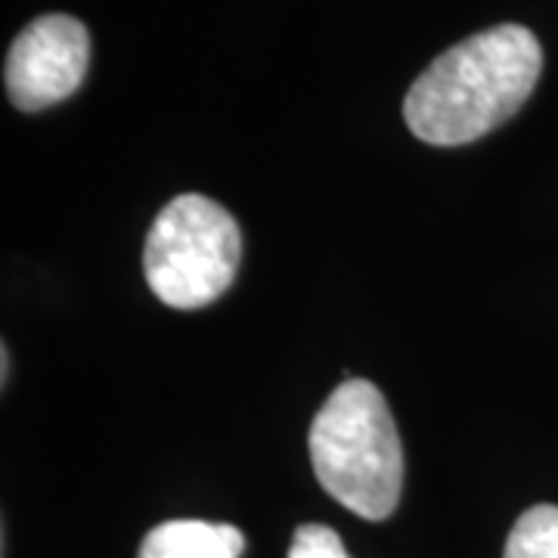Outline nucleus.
I'll list each match as a JSON object with an SVG mask.
<instances>
[{"label":"nucleus","instance_id":"f257e3e1","mask_svg":"<svg viewBox=\"0 0 558 558\" xmlns=\"http://www.w3.org/2000/svg\"><path fill=\"white\" fill-rule=\"evenodd\" d=\"M543 50L531 28L506 22L444 50L403 100L407 128L432 146H462L497 131L537 87Z\"/></svg>","mask_w":558,"mask_h":558},{"label":"nucleus","instance_id":"f03ea898","mask_svg":"<svg viewBox=\"0 0 558 558\" xmlns=\"http://www.w3.org/2000/svg\"><path fill=\"white\" fill-rule=\"evenodd\" d=\"M311 462L329 497L366 521L388 519L403 490V444L373 381L348 379L311 425Z\"/></svg>","mask_w":558,"mask_h":558},{"label":"nucleus","instance_id":"7ed1b4c3","mask_svg":"<svg viewBox=\"0 0 558 558\" xmlns=\"http://www.w3.org/2000/svg\"><path fill=\"white\" fill-rule=\"evenodd\" d=\"M242 233L236 218L208 196L171 199L153 220L143 270L153 295L178 311L218 301L236 279Z\"/></svg>","mask_w":558,"mask_h":558},{"label":"nucleus","instance_id":"20e7f679","mask_svg":"<svg viewBox=\"0 0 558 558\" xmlns=\"http://www.w3.org/2000/svg\"><path fill=\"white\" fill-rule=\"evenodd\" d=\"M90 65V38L75 16L50 13L25 25L10 44L3 84L16 109L40 112L69 100Z\"/></svg>","mask_w":558,"mask_h":558},{"label":"nucleus","instance_id":"39448f33","mask_svg":"<svg viewBox=\"0 0 558 558\" xmlns=\"http://www.w3.org/2000/svg\"><path fill=\"white\" fill-rule=\"evenodd\" d=\"M245 537L233 524L178 519L156 524L143 543L137 558H240Z\"/></svg>","mask_w":558,"mask_h":558},{"label":"nucleus","instance_id":"423d86ee","mask_svg":"<svg viewBox=\"0 0 558 558\" xmlns=\"http://www.w3.org/2000/svg\"><path fill=\"white\" fill-rule=\"evenodd\" d=\"M502 558H558V506L527 509L506 539Z\"/></svg>","mask_w":558,"mask_h":558},{"label":"nucleus","instance_id":"0eeeda50","mask_svg":"<svg viewBox=\"0 0 558 558\" xmlns=\"http://www.w3.org/2000/svg\"><path fill=\"white\" fill-rule=\"evenodd\" d=\"M289 558H351L341 537L326 524H301L292 539Z\"/></svg>","mask_w":558,"mask_h":558},{"label":"nucleus","instance_id":"6e6552de","mask_svg":"<svg viewBox=\"0 0 558 558\" xmlns=\"http://www.w3.org/2000/svg\"><path fill=\"white\" fill-rule=\"evenodd\" d=\"M0 357H3V385H7V379H10V348L7 344H3V354Z\"/></svg>","mask_w":558,"mask_h":558}]
</instances>
